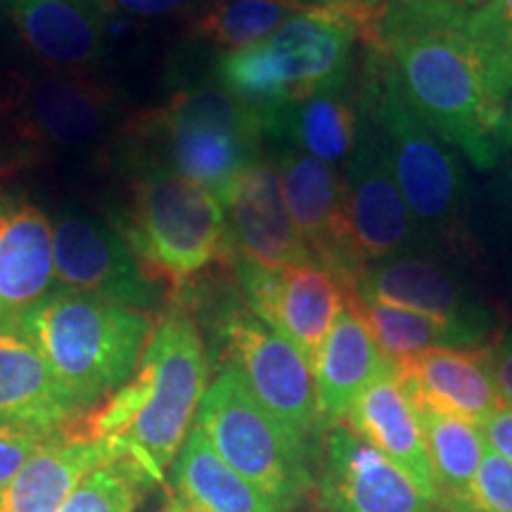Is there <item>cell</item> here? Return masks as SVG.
Listing matches in <instances>:
<instances>
[{
    "instance_id": "9a60e30c",
    "label": "cell",
    "mask_w": 512,
    "mask_h": 512,
    "mask_svg": "<svg viewBox=\"0 0 512 512\" xmlns=\"http://www.w3.org/2000/svg\"><path fill=\"white\" fill-rule=\"evenodd\" d=\"M316 491L320 512H437L399 467L342 422L325 432Z\"/></svg>"
},
{
    "instance_id": "277c9868",
    "label": "cell",
    "mask_w": 512,
    "mask_h": 512,
    "mask_svg": "<svg viewBox=\"0 0 512 512\" xmlns=\"http://www.w3.org/2000/svg\"><path fill=\"white\" fill-rule=\"evenodd\" d=\"M17 332L86 413L131 380L155 320L95 294L55 290L19 320Z\"/></svg>"
},
{
    "instance_id": "83f0119b",
    "label": "cell",
    "mask_w": 512,
    "mask_h": 512,
    "mask_svg": "<svg viewBox=\"0 0 512 512\" xmlns=\"http://www.w3.org/2000/svg\"><path fill=\"white\" fill-rule=\"evenodd\" d=\"M439 491L441 512H472V489L486 453L482 432L470 422L415 408Z\"/></svg>"
},
{
    "instance_id": "7c38bea8",
    "label": "cell",
    "mask_w": 512,
    "mask_h": 512,
    "mask_svg": "<svg viewBox=\"0 0 512 512\" xmlns=\"http://www.w3.org/2000/svg\"><path fill=\"white\" fill-rule=\"evenodd\" d=\"M22 131L38 145L81 152L105 143L119 121L112 91L76 72H36L17 83Z\"/></svg>"
},
{
    "instance_id": "603a6c76",
    "label": "cell",
    "mask_w": 512,
    "mask_h": 512,
    "mask_svg": "<svg viewBox=\"0 0 512 512\" xmlns=\"http://www.w3.org/2000/svg\"><path fill=\"white\" fill-rule=\"evenodd\" d=\"M394 363L382 354L358 311L344 299L323 349H320L313 380L325 430L347 418L349 408L368 384L389 373Z\"/></svg>"
},
{
    "instance_id": "5bb4252c",
    "label": "cell",
    "mask_w": 512,
    "mask_h": 512,
    "mask_svg": "<svg viewBox=\"0 0 512 512\" xmlns=\"http://www.w3.org/2000/svg\"><path fill=\"white\" fill-rule=\"evenodd\" d=\"M344 181L349 247L363 271L413 245L418 223L403 200L384 143L373 138L358 143Z\"/></svg>"
},
{
    "instance_id": "b9f144b4",
    "label": "cell",
    "mask_w": 512,
    "mask_h": 512,
    "mask_svg": "<svg viewBox=\"0 0 512 512\" xmlns=\"http://www.w3.org/2000/svg\"><path fill=\"white\" fill-rule=\"evenodd\" d=\"M306 3H309V0H306Z\"/></svg>"
},
{
    "instance_id": "f1b7e54d",
    "label": "cell",
    "mask_w": 512,
    "mask_h": 512,
    "mask_svg": "<svg viewBox=\"0 0 512 512\" xmlns=\"http://www.w3.org/2000/svg\"><path fill=\"white\" fill-rule=\"evenodd\" d=\"M313 3L306 0H209L192 22V34L223 55L252 48Z\"/></svg>"
},
{
    "instance_id": "d590c367",
    "label": "cell",
    "mask_w": 512,
    "mask_h": 512,
    "mask_svg": "<svg viewBox=\"0 0 512 512\" xmlns=\"http://www.w3.org/2000/svg\"><path fill=\"white\" fill-rule=\"evenodd\" d=\"M100 3L105 10H119L128 17L155 19L174 15V12L188 5V0H100Z\"/></svg>"
},
{
    "instance_id": "44dd1931",
    "label": "cell",
    "mask_w": 512,
    "mask_h": 512,
    "mask_svg": "<svg viewBox=\"0 0 512 512\" xmlns=\"http://www.w3.org/2000/svg\"><path fill=\"white\" fill-rule=\"evenodd\" d=\"M79 415L43 356L19 332L0 330V427L60 432Z\"/></svg>"
},
{
    "instance_id": "d6a6232c",
    "label": "cell",
    "mask_w": 512,
    "mask_h": 512,
    "mask_svg": "<svg viewBox=\"0 0 512 512\" xmlns=\"http://www.w3.org/2000/svg\"><path fill=\"white\" fill-rule=\"evenodd\" d=\"M60 432L29 430V427H0V496L5 494L12 479L19 475V470L27 465V460Z\"/></svg>"
},
{
    "instance_id": "ffe728a7",
    "label": "cell",
    "mask_w": 512,
    "mask_h": 512,
    "mask_svg": "<svg viewBox=\"0 0 512 512\" xmlns=\"http://www.w3.org/2000/svg\"><path fill=\"white\" fill-rule=\"evenodd\" d=\"M342 425H347L358 439L366 441L394 467H399L415 489L434 508H439V491L418 413L403 394L396 368L363 389Z\"/></svg>"
},
{
    "instance_id": "f35d334b",
    "label": "cell",
    "mask_w": 512,
    "mask_h": 512,
    "mask_svg": "<svg viewBox=\"0 0 512 512\" xmlns=\"http://www.w3.org/2000/svg\"><path fill=\"white\" fill-rule=\"evenodd\" d=\"M323 3H339V5H354V8H380L384 0H323Z\"/></svg>"
},
{
    "instance_id": "8992f818",
    "label": "cell",
    "mask_w": 512,
    "mask_h": 512,
    "mask_svg": "<svg viewBox=\"0 0 512 512\" xmlns=\"http://www.w3.org/2000/svg\"><path fill=\"white\" fill-rule=\"evenodd\" d=\"M195 427L280 512H292L313 489L311 444L294 437L254 399L233 363H226L204 392Z\"/></svg>"
},
{
    "instance_id": "5b68a950",
    "label": "cell",
    "mask_w": 512,
    "mask_h": 512,
    "mask_svg": "<svg viewBox=\"0 0 512 512\" xmlns=\"http://www.w3.org/2000/svg\"><path fill=\"white\" fill-rule=\"evenodd\" d=\"M114 226L155 283L183 285L216 259L235 256L219 197L164 162L140 164Z\"/></svg>"
},
{
    "instance_id": "7402d4cb",
    "label": "cell",
    "mask_w": 512,
    "mask_h": 512,
    "mask_svg": "<svg viewBox=\"0 0 512 512\" xmlns=\"http://www.w3.org/2000/svg\"><path fill=\"white\" fill-rule=\"evenodd\" d=\"M347 294L430 316L491 328V313L477 304L446 268L425 259H389L370 266Z\"/></svg>"
},
{
    "instance_id": "484cf974",
    "label": "cell",
    "mask_w": 512,
    "mask_h": 512,
    "mask_svg": "<svg viewBox=\"0 0 512 512\" xmlns=\"http://www.w3.org/2000/svg\"><path fill=\"white\" fill-rule=\"evenodd\" d=\"M261 126L275 140L332 166L351 159L358 145V110L342 88L278 107Z\"/></svg>"
},
{
    "instance_id": "1f68e13d",
    "label": "cell",
    "mask_w": 512,
    "mask_h": 512,
    "mask_svg": "<svg viewBox=\"0 0 512 512\" xmlns=\"http://www.w3.org/2000/svg\"><path fill=\"white\" fill-rule=\"evenodd\" d=\"M472 512H512V463L494 448H486L479 465Z\"/></svg>"
},
{
    "instance_id": "7a4b0ae2",
    "label": "cell",
    "mask_w": 512,
    "mask_h": 512,
    "mask_svg": "<svg viewBox=\"0 0 512 512\" xmlns=\"http://www.w3.org/2000/svg\"><path fill=\"white\" fill-rule=\"evenodd\" d=\"M207 354L195 318L174 309L159 320L124 387L88 413L83 437L107 439L155 484L181 451L207 392Z\"/></svg>"
},
{
    "instance_id": "8d00e7d4",
    "label": "cell",
    "mask_w": 512,
    "mask_h": 512,
    "mask_svg": "<svg viewBox=\"0 0 512 512\" xmlns=\"http://www.w3.org/2000/svg\"><path fill=\"white\" fill-rule=\"evenodd\" d=\"M444 3L467 12V15H472V12L486 8V5H491V3H494V0H444Z\"/></svg>"
},
{
    "instance_id": "f546056e",
    "label": "cell",
    "mask_w": 512,
    "mask_h": 512,
    "mask_svg": "<svg viewBox=\"0 0 512 512\" xmlns=\"http://www.w3.org/2000/svg\"><path fill=\"white\" fill-rule=\"evenodd\" d=\"M467 34L477 50L486 95L505 119L512 98V0H494L472 12Z\"/></svg>"
},
{
    "instance_id": "4fadbf2b",
    "label": "cell",
    "mask_w": 512,
    "mask_h": 512,
    "mask_svg": "<svg viewBox=\"0 0 512 512\" xmlns=\"http://www.w3.org/2000/svg\"><path fill=\"white\" fill-rule=\"evenodd\" d=\"M287 209L316 264L330 268L351 292L366 273L354 259L347 235V181L332 164L299 150L278 157Z\"/></svg>"
},
{
    "instance_id": "3957f363",
    "label": "cell",
    "mask_w": 512,
    "mask_h": 512,
    "mask_svg": "<svg viewBox=\"0 0 512 512\" xmlns=\"http://www.w3.org/2000/svg\"><path fill=\"white\" fill-rule=\"evenodd\" d=\"M377 19L380 8L313 3L256 46L221 55L214 74L264 119L290 102L344 88L356 43L380 50Z\"/></svg>"
},
{
    "instance_id": "8fae6325",
    "label": "cell",
    "mask_w": 512,
    "mask_h": 512,
    "mask_svg": "<svg viewBox=\"0 0 512 512\" xmlns=\"http://www.w3.org/2000/svg\"><path fill=\"white\" fill-rule=\"evenodd\" d=\"M53 249L55 290L95 294L145 313L157 304L155 280L147 278L119 230L83 209L57 211Z\"/></svg>"
},
{
    "instance_id": "4316f807",
    "label": "cell",
    "mask_w": 512,
    "mask_h": 512,
    "mask_svg": "<svg viewBox=\"0 0 512 512\" xmlns=\"http://www.w3.org/2000/svg\"><path fill=\"white\" fill-rule=\"evenodd\" d=\"M347 302L358 311L377 347L392 363L430 349H482L491 332L486 325L448 320L382 302H363L354 294H347Z\"/></svg>"
},
{
    "instance_id": "ab89813d",
    "label": "cell",
    "mask_w": 512,
    "mask_h": 512,
    "mask_svg": "<svg viewBox=\"0 0 512 512\" xmlns=\"http://www.w3.org/2000/svg\"><path fill=\"white\" fill-rule=\"evenodd\" d=\"M159 512H195V510H190L188 508V505H183L181 501H178V498L174 496V498H171V501L169 503H166L164 505V508L162 510H159Z\"/></svg>"
},
{
    "instance_id": "2e32d148",
    "label": "cell",
    "mask_w": 512,
    "mask_h": 512,
    "mask_svg": "<svg viewBox=\"0 0 512 512\" xmlns=\"http://www.w3.org/2000/svg\"><path fill=\"white\" fill-rule=\"evenodd\" d=\"M228 240L238 259L283 268L313 261L287 209L278 166L256 159L221 197Z\"/></svg>"
},
{
    "instance_id": "52a82bcc",
    "label": "cell",
    "mask_w": 512,
    "mask_h": 512,
    "mask_svg": "<svg viewBox=\"0 0 512 512\" xmlns=\"http://www.w3.org/2000/svg\"><path fill=\"white\" fill-rule=\"evenodd\" d=\"M368 53L370 105L403 200L415 223L456 245L463 235L465 209V176L456 152L401 91L389 57L382 50Z\"/></svg>"
},
{
    "instance_id": "ac0fdd59",
    "label": "cell",
    "mask_w": 512,
    "mask_h": 512,
    "mask_svg": "<svg viewBox=\"0 0 512 512\" xmlns=\"http://www.w3.org/2000/svg\"><path fill=\"white\" fill-rule=\"evenodd\" d=\"M396 377L413 408L482 422L505 406L491 375L486 347L482 349H430L394 363Z\"/></svg>"
},
{
    "instance_id": "d6986e66",
    "label": "cell",
    "mask_w": 512,
    "mask_h": 512,
    "mask_svg": "<svg viewBox=\"0 0 512 512\" xmlns=\"http://www.w3.org/2000/svg\"><path fill=\"white\" fill-rule=\"evenodd\" d=\"M22 43L53 72L83 74L105 55L100 0H0Z\"/></svg>"
},
{
    "instance_id": "cb8c5ba5",
    "label": "cell",
    "mask_w": 512,
    "mask_h": 512,
    "mask_svg": "<svg viewBox=\"0 0 512 512\" xmlns=\"http://www.w3.org/2000/svg\"><path fill=\"white\" fill-rule=\"evenodd\" d=\"M119 453L112 441L64 430L19 470L0 496V512H60L81 479Z\"/></svg>"
},
{
    "instance_id": "6da1fadb",
    "label": "cell",
    "mask_w": 512,
    "mask_h": 512,
    "mask_svg": "<svg viewBox=\"0 0 512 512\" xmlns=\"http://www.w3.org/2000/svg\"><path fill=\"white\" fill-rule=\"evenodd\" d=\"M467 17L444 0H384L377 36L422 119L477 169H491L503 150V114L486 95Z\"/></svg>"
},
{
    "instance_id": "ba28073f",
    "label": "cell",
    "mask_w": 512,
    "mask_h": 512,
    "mask_svg": "<svg viewBox=\"0 0 512 512\" xmlns=\"http://www.w3.org/2000/svg\"><path fill=\"white\" fill-rule=\"evenodd\" d=\"M143 128L166 166L202 183L219 200L259 159L264 136L259 114L221 86L178 91Z\"/></svg>"
},
{
    "instance_id": "9c48e42d",
    "label": "cell",
    "mask_w": 512,
    "mask_h": 512,
    "mask_svg": "<svg viewBox=\"0 0 512 512\" xmlns=\"http://www.w3.org/2000/svg\"><path fill=\"white\" fill-rule=\"evenodd\" d=\"M219 339L254 399L294 437L311 444L328 432L320 418L313 370L283 335L254 313L235 309L223 316Z\"/></svg>"
},
{
    "instance_id": "e0dca14e",
    "label": "cell",
    "mask_w": 512,
    "mask_h": 512,
    "mask_svg": "<svg viewBox=\"0 0 512 512\" xmlns=\"http://www.w3.org/2000/svg\"><path fill=\"white\" fill-rule=\"evenodd\" d=\"M55 287L48 214L22 192L0 190V330L17 332L19 320Z\"/></svg>"
},
{
    "instance_id": "30bf717a",
    "label": "cell",
    "mask_w": 512,
    "mask_h": 512,
    "mask_svg": "<svg viewBox=\"0 0 512 512\" xmlns=\"http://www.w3.org/2000/svg\"><path fill=\"white\" fill-rule=\"evenodd\" d=\"M235 264L247 311L283 335L313 370L335 318L344 309L347 287L342 280L316 261L283 268L247 259Z\"/></svg>"
},
{
    "instance_id": "836d02e7",
    "label": "cell",
    "mask_w": 512,
    "mask_h": 512,
    "mask_svg": "<svg viewBox=\"0 0 512 512\" xmlns=\"http://www.w3.org/2000/svg\"><path fill=\"white\" fill-rule=\"evenodd\" d=\"M486 356H489L491 375H494L498 392L505 403L512 406V330L498 337L491 347H486Z\"/></svg>"
},
{
    "instance_id": "74e56055",
    "label": "cell",
    "mask_w": 512,
    "mask_h": 512,
    "mask_svg": "<svg viewBox=\"0 0 512 512\" xmlns=\"http://www.w3.org/2000/svg\"><path fill=\"white\" fill-rule=\"evenodd\" d=\"M498 138H501V147H512V105L508 107V112H505Z\"/></svg>"
},
{
    "instance_id": "60d3db41",
    "label": "cell",
    "mask_w": 512,
    "mask_h": 512,
    "mask_svg": "<svg viewBox=\"0 0 512 512\" xmlns=\"http://www.w3.org/2000/svg\"><path fill=\"white\" fill-rule=\"evenodd\" d=\"M437 512H441V510H439V508H437Z\"/></svg>"
},
{
    "instance_id": "e575fe53",
    "label": "cell",
    "mask_w": 512,
    "mask_h": 512,
    "mask_svg": "<svg viewBox=\"0 0 512 512\" xmlns=\"http://www.w3.org/2000/svg\"><path fill=\"white\" fill-rule=\"evenodd\" d=\"M479 427H482V437L486 444L512 463V406L510 403H505V406L498 408V411L494 415H489V418H486Z\"/></svg>"
},
{
    "instance_id": "4dcf8cb0",
    "label": "cell",
    "mask_w": 512,
    "mask_h": 512,
    "mask_svg": "<svg viewBox=\"0 0 512 512\" xmlns=\"http://www.w3.org/2000/svg\"><path fill=\"white\" fill-rule=\"evenodd\" d=\"M155 484L131 458L119 453L81 479L60 512H136Z\"/></svg>"
},
{
    "instance_id": "d4e9b609",
    "label": "cell",
    "mask_w": 512,
    "mask_h": 512,
    "mask_svg": "<svg viewBox=\"0 0 512 512\" xmlns=\"http://www.w3.org/2000/svg\"><path fill=\"white\" fill-rule=\"evenodd\" d=\"M176 498L195 512H280L223 460L192 425L169 467Z\"/></svg>"
}]
</instances>
